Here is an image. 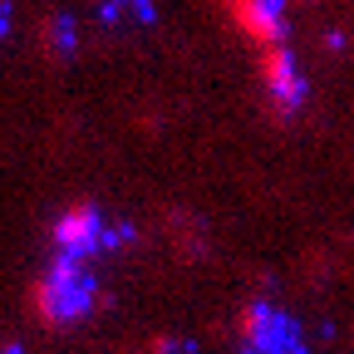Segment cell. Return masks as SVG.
<instances>
[{"label":"cell","instance_id":"1","mask_svg":"<svg viewBox=\"0 0 354 354\" xmlns=\"http://www.w3.org/2000/svg\"><path fill=\"white\" fill-rule=\"evenodd\" d=\"M35 305L44 325H79L88 310L99 305V276L84 261H64L55 256V266L44 271V281L35 286Z\"/></svg>","mask_w":354,"mask_h":354},{"label":"cell","instance_id":"2","mask_svg":"<svg viewBox=\"0 0 354 354\" xmlns=\"http://www.w3.org/2000/svg\"><path fill=\"white\" fill-rule=\"evenodd\" d=\"M241 354H305V330L281 305H251L241 315Z\"/></svg>","mask_w":354,"mask_h":354},{"label":"cell","instance_id":"3","mask_svg":"<svg viewBox=\"0 0 354 354\" xmlns=\"http://www.w3.org/2000/svg\"><path fill=\"white\" fill-rule=\"evenodd\" d=\"M109 221L99 216V207H74L59 216V227H55V246L64 261H94L99 251H109Z\"/></svg>","mask_w":354,"mask_h":354}]
</instances>
